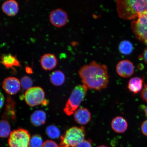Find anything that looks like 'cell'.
<instances>
[{"instance_id":"6da1fadb","label":"cell","mask_w":147,"mask_h":147,"mask_svg":"<svg viewBox=\"0 0 147 147\" xmlns=\"http://www.w3.org/2000/svg\"><path fill=\"white\" fill-rule=\"evenodd\" d=\"M83 84L88 89L100 91L107 87L109 82L108 67L93 61L83 66L78 71Z\"/></svg>"},{"instance_id":"7a4b0ae2","label":"cell","mask_w":147,"mask_h":147,"mask_svg":"<svg viewBox=\"0 0 147 147\" xmlns=\"http://www.w3.org/2000/svg\"><path fill=\"white\" fill-rule=\"evenodd\" d=\"M117 11L121 19L134 20L147 12V0H116Z\"/></svg>"},{"instance_id":"3957f363","label":"cell","mask_w":147,"mask_h":147,"mask_svg":"<svg viewBox=\"0 0 147 147\" xmlns=\"http://www.w3.org/2000/svg\"><path fill=\"white\" fill-rule=\"evenodd\" d=\"M88 89L83 84L78 85L74 88L63 109L66 115H72L78 109L87 95Z\"/></svg>"},{"instance_id":"277c9868","label":"cell","mask_w":147,"mask_h":147,"mask_svg":"<svg viewBox=\"0 0 147 147\" xmlns=\"http://www.w3.org/2000/svg\"><path fill=\"white\" fill-rule=\"evenodd\" d=\"M86 135L84 127L73 126L60 137L59 147H72L84 140Z\"/></svg>"},{"instance_id":"5b68a950","label":"cell","mask_w":147,"mask_h":147,"mask_svg":"<svg viewBox=\"0 0 147 147\" xmlns=\"http://www.w3.org/2000/svg\"><path fill=\"white\" fill-rule=\"evenodd\" d=\"M131 27L136 37L143 43L147 44V12L133 20Z\"/></svg>"},{"instance_id":"8992f818","label":"cell","mask_w":147,"mask_h":147,"mask_svg":"<svg viewBox=\"0 0 147 147\" xmlns=\"http://www.w3.org/2000/svg\"><path fill=\"white\" fill-rule=\"evenodd\" d=\"M30 136L28 131L18 128L11 132L8 140L10 147H29Z\"/></svg>"},{"instance_id":"52a82bcc","label":"cell","mask_w":147,"mask_h":147,"mask_svg":"<svg viewBox=\"0 0 147 147\" xmlns=\"http://www.w3.org/2000/svg\"><path fill=\"white\" fill-rule=\"evenodd\" d=\"M24 96L26 104L32 107L41 104L43 105L46 100L45 92L39 87H32L28 89L25 92Z\"/></svg>"},{"instance_id":"ba28073f","label":"cell","mask_w":147,"mask_h":147,"mask_svg":"<svg viewBox=\"0 0 147 147\" xmlns=\"http://www.w3.org/2000/svg\"><path fill=\"white\" fill-rule=\"evenodd\" d=\"M49 20L54 27L61 28L67 24L68 21V16L63 9L57 8L51 11L49 14Z\"/></svg>"},{"instance_id":"9c48e42d","label":"cell","mask_w":147,"mask_h":147,"mask_svg":"<svg viewBox=\"0 0 147 147\" xmlns=\"http://www.w3.org/2000/svg\"><path fill=\"white\" fill-rule=\"evenodd\" d=\"M116 71L119 76L123 78H128L133 75L135 71V67L130 61L124 60L117 64Z\"/></svg>"},{"instance_id":"30bf717a","label":"cell","mask_w":147,"mask_h":147,"mask_svg":"<svg viewBox=\"0 0 147 147\" xmlns=\"http://www.w3.org/2000/svg\"><path fill=\"white\" fill-rule=\"evenodd\" d=\"M3 88L5 92L13 95L17 93L21 88V82L17 78L8 77L3 80Z\"/></svg>"},{"instance_id":"8fae6325","label":"cell","mask_w":147,"mask_h":147,"mask_svg":"<svg viewBox=\"0 0 147 147\" xmlns=\"http://www.w3.org/2000/svg\"><path fill=\"white\" fill-rule=\"evenodd\" d=\"M74 120L77 123L81 125H85L91 120V114L87 108H78L74 113Z\"/></svg>"},{"instance_id":"7c38bea8","label":"cell","mask_w":147,"mask_h":147,"mask_svg":"<svg viewBox=\"0 0 147 147\" xmlns=\"http://www.w3.org/2000/svg\"><path fill=\"white\" fill-rule=\"evenodd\" d=\"M1 9L3 13L7 16H14L19 12V5L16 0H7L2 5Z\"/></svg>"},{"instance_id":"4fadbf2b","label":"cell","mask_w":147,"mask_h":147,"mask_svg":"<svg viewBox=\"0 0 147 147\" xmlns=\"http://www.w3.org/2000/svg\"><path fill=\"white\" fill-rule=\"evenodd\" d=\"M58 60L55 55L51 53L44 54L40 60L41 67L46 71H51L56 67Z\"/></svg>"},{"instance_id":"5bb4252c","label":"cell","mask_w":147,"mask_h":147,"mask_svg":"<svg viewBox=\"0 0 147 147\" xmlns=\"http://www.w3.org/2000/svg\"><path fill=\"white\" fill-rule=\"evenodd\" d=\"M111 126L112 129L116 133H123L127 129L128 124L127 121L123 117L117 116L112 120Z\"/></svg>"},{"instance_id":"9a60e30c","label":"cell","mask_w":147,"mask_h":147,"mask_svg":"<svg viewBox=\"0 0 147 147\" xmlns=\"http://www.w3.org/2000/svg\"><path fill=\"white\" fill-rule=\"evenodd\" d=\"M0 62L7 69H13L14 67H19L20 63L16 56L11 54L1 55Z\"/></svg>"},{"instance_id":"2e32d148","label":"cell","mask_w":147,"mask_h":147,"mask_svg":"<svg viewBox=\"0 0 147 147\" xmlns=\"http://www.w3.org/2000/svg\"><path fill=\"white\" fill-rule=\"evenodd\" d=\"M47 115L43 110H37L34 111L31 115L30 121L33 125L36 127L41 126L45 123Z\"/></svg>"},{"instance_id":"e0dca14e","label":"cell","mask_w":147,"mask_h":147,"mask_svg":"<svg viewBox=\"0 0 147 147\" xmlns=\"http://www.w3.org/2000/svg\"><path fill=\"white\" fill-rule=\"evenodd\" d=\"M143 82V78L138 77H134L129 81L127 88L131 92L137 94L142 90Z\"/></svg>"},{"instance_id":"ac0fdd59","label":"cell","mask_w":147,"mask_h":147,"mask_svg":"<svg viewBox=\"0 0 147 147\" xmlns=\"http://www.w3.org/2000/svg\"><path fill=\"white\" fill-rule=\"evenodd\" d=\"M50 80L53 85L56 86H61L65 82V76L61 71H56L51 74Z\"/></svg>"},{"instance_id":"d6986e66","label":"cell","mask_w":147,"mask_h":147,"mask_svg":"<svg viewBox=\"0 0 147 147\" xmlns=\"http://www.w3.org/2000/svg\"><path fill=\"white\" fill-rule=\"evenodd\" d=\"M11 131V126L8 121L4 119L0 121V137H8Z\"/></svg>"},{"instance_id":"ffe728a7","label":"cell","mask_w":147,"mask_h":147,"mask_svg":"<svg viewBox=\"0 0 147 147\" xmlns=\"http://www.w3.org/2000/svg\"><path fill=\"white\" fill-rule=\"evenodd\" d=\"M119 49L121 54L124 55H129L133 51V45L130 41L125 40L119 44Z\"/></svg>"},{"instance_id":"44dd1931","label":"cell","mask_w":147,"mask_h":147,"mask_svg":"<svg viewBox=\"0 0 147 147\" xmlns=\"http://www.w3.org/2000/svg\"><path fill=\"white\" fill-rule=\"evenodd\" d=\"M46 132L47 136L53 139L58 138L60 135L59 129L54 125L48 126L46 128Z\"/></svg>"},{"instance_id":"7402d4cb","label":"cell","mask_w":147,"mask_h":147,"mask_svg":"<svg viewBox=\"0 0 147 147\" xmlns=\"http://www.w3.org/2000/svg\"><path fill=\"white\" fill-rule=\"evenodd\" d=\"M43 143L41 136L36 134L33 135L31 138L29 147H41Z\"/></svg>"},{"instance_id":"603a6c76","label":"cell","mask_w":147,"mask_h":147,"mask_svg":"<svg viewBox=\"0 0 147 147\" xmlns=\"http://www.w3.org/2000/svg\"><path fill=\"white\" fill-rule=\"evenodd\" d=\"M21 86L25 90H27L32 87L33 81L29 77L25 76L23 77L20 81Z\"/></svg>"},{"instance_id":"cb8c5ba5","label":"cell","mask_w":147,"mask_h":147,"mask_svg":"<svg viewBox=\"0 0 147 147\" xmlns=\"http://www.w3.org/2000/svg\"><path fill=\"white\" fill-rule=\"evenodd\" d=\"M72 147H93L90 140H84L78 144Z\"/></svg>"},{"instance_id":"d4e9b609","label":"cell","mask_w":147,"mask_h":147,"mask_svg":"<svg viewBox=\"0 0 147 147\" xmlns=\"http://www.w3.org/2000/svg\"><path fill=\"white\" fill-rule=\"evenodd\" d=\"M41 147H59L57 143L54 141L48 140L43 143Z\"/></svg>"},{"instance_id":"484cf974","label":"cell","mask_w":147,"mask_h":147,"mask_svg":"<svg viewBox=\"0 0 147 147\" xmlns=\"http://www.w3.org/2000/svg\"><path fill=\"white\" fill-rule=\"evenodd\" d=\"M141 98L147 103V84H145L141 93Z\"/></svg>"},{"instance_id":"4316f807","label":"cell","mask_w":147,"mask_h":147,"mask_svg":"<svg viewBox=\"0 0 147 147\" xmlns=\"http://www.w3.org/2000/svg\"><path fill=\"white\" fill-rule=\"evenodd\" d=\"M141 129L143 135L147 137V119L144 121L141 125Z\"/></svg>"},{"instance_id":"83f0119b","label":"cell","mask_w":147,"mask_h":147,"mask_svg":"<svg viewBox=\"0 0 147 147\" xmlns=\"http://www.w3.org/2000/svg\"><path fill=\"white\" fill-rule=\"evenodd\" d=\"M5 97L2 93L0 91V109L3 107L5 103Z\"/></svg>"},{"instance_id":"f1b7e54d","label":"cell","mask_w":147,"mask_h":147,"mask_svg":"<svg viewBox=\"0 0 147 147\" xmlns=\"http://www.w3.org/2000/svg\"><path fill=\"white\" fill-rule=\"evenodd\" d=\"M142 58L145 63L147 64V47L143 51Z\"/></svg>"},{"instance_id":"f546056e","label":"cell","mask_w":147,"mask_h":147,"mask_svg":"<svg viewBox=\"0 0 147 147\" xmlns=\"http://www.w3.org/2000/svg\"><path fill=\"white\" fill-rule=\"evenodd\" d=\"M26 72L28 73H32V69H30V68L27 67L26 68Z\"/></svg>"},{"instance_id":"4dcf8cb0","label":"cell","mask_w":147,"mask_h":147,"mask_svg":"<svg viewBox=\"0 0 147 147\" xmlns=\"http://www.w3.org/2000/svg\"><path fill=\"white\" fill-rule=\"evenodd\" d=\"M144 112L145 115H146V117H147V106H146V108H145Z\"/></svg>"},{"instance_id":"1f68e13d","label":"cell","mask_w":147,"mask_h":147,"mask_svg":"<svg viewBox=\"0 0 147 147\" xmlns=\"http://www.w3.org/2000/svg\"><path fill=\"white\" fill-rule=\"evenodd\" d=\"M97 147H108L105 146H104V145H101V146H99Z\"/></svg>"}]
</instances>
